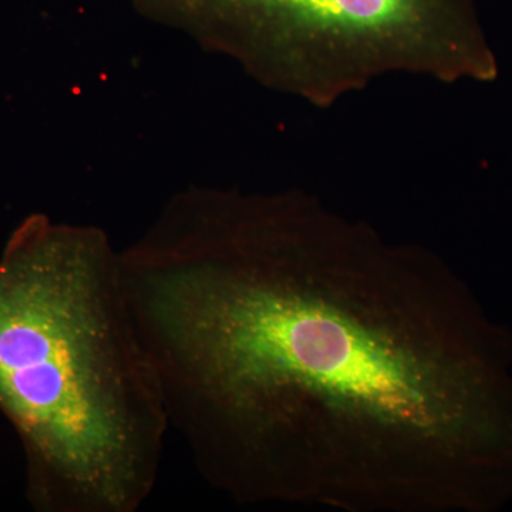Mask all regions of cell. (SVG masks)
I'll return each instance as SVG.
<instances>
[{
    "label": "cell",
    "mask_w": 512,
    "mask_h": 512,
    "mask_svg": "<svg viewBox=\"0 0 512 512\" xmlns=\"http://www.w3.org/2000/svg\"><path fill=\"white\" fill-rule=\"evenodd\" d=\"M0 413L40 512H136L170 427L103 229L30 215L0 255Z\"/></svg>",
    "instance_id": "cell-2"
},
{
    "label": "cell",
    "mask_w": 512,
    "mask_h": 512,
    "mask_svg": "<svg viewBox=\"0 0 512 512\" xmlns=\"http://www.w3.org/2000/svg\"><path fill=\"white\" fill-rule=\"evenodd\" d=\"M138 15L318 109L393 73L491 82L474 0H131Z\"/></svg>",
    "instance_id": "cell-3"
},
{
    "label": "cell",
    "mask_w": 512,
    "mask_h": 512,
    "mask_svg": "<svg viewBox=\"0 0 512 512\" xmlns=\"http://www.w3.org/2000/svg\"><path fill=\"white\" fill-rule=\"evenodd\" d=\"M120 264L170 427L235 503L456 510L510 441L444 262L318 197L187 188Z\"/></svg>",
    "instance_id": "cell-1"
}]
</instances>
